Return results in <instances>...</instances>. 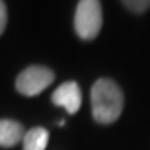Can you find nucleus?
<instances>
[{
    "instance_id": "f257e3e1",
    "label": "nucleus",
    "mask_w": 150,
    "mask_h": 150,
    "mask_svg": "<svg viewBox=\"0 0 150 150\" xmlns=\"http://www.w3.org/2000/svg\"><path fill=\"white\" fill-rule=\"evenodd\" d=\"M92 115L95 122L108 125L120 117L123 110V93L110 79H98L90 90Z\"/></svg>"
},
{
    "instance_id": "f03ea898",
    "label": "nucleus",
    "mask_w": 150,
    "mask_h": 150,
    "mask_svg": "<svg viewBox=\"0 0 150 150\" xmlns=\"http://www.w3.org/2000/svg\"><path fill=\"white\" fill-rule=\"evenodd\" d=\"M100 0H80L75 10V32L82 40H93L102 28Z\"/></svg>"
},
{
    "instance_id": "7ed1b4c3",
    "label": "nucleus",
    "mask_w": 150,
    "mask_h": 150,
    "mask_svg": "<svg viewBox=\"0 0 150 150\" xmlns=\"http://www.w3.org/2000/svg\"><path fill=\"white\" fill-rule=\"evenodd\" d=\"M55 79V74L47 67L32 65L27 67L15 80V88L25 97H35L42 93Z\"/></svg>"
},
{
    "instance_id": "20e7f679",
    "label": "nucleus",
    "mask_w": 150,
    "mask_h": 150,
    "mask_svg": "<svg viewBox=\"0 0 150 150\" xmlns=\"http://www.w3.org/2000/svg\"><path fill=\"white\" fill-rule=\"evenodd\" d=\"M52 102L65 108L69 113H77L82 105V92L77 82H65L52 93Z\"/></svg>"
},
{
    "instance_id": "39448f33",
    "label": "nucleus",
    "mask_w": 150,
    "mask_h": 150,
    "mask_svg": "<svg viewBox=\"0 0 150 150\" xmlns=\"http://www.w3.org/2000/svg\"><path fill=\"white\" fill-rule=\"evenodd\" d=\"M23 127L22 123L15 122V120H8V118H4L0 120V147H13L23 139Z\"/></svg>"
},
{
    "instance_id": "423d86ee",
    "label": "nucleus",
    "mask_w": 150,
    "mask_h": 150,
    "mask_svg": "<svg viewBox=\"0 0 150 150\" xmlns=\"http://www.w3.org/2000/svg\"><path fill=\"white\" fill-rule=\"evenodd\" d=\"M23 150H45L48 144V132L43 127H33L23 135Z\"/></svg>"
},
{
    "instance_id": "0eeeda50",
    "label": "nucleus",
    "mask_w": 150,
    "mask_h": 150,
    "mask_svg": "<svg viewBox=\"0 0 150 150\" xmlns=\"http://www.w3.org/2000/svg\"><path fill=\"white\" fill-rule=\"evenodd\" d=\"M122 4L134 13H144L150 7V0H122Z\"/></svg>"
},
{
    "instance_id": "6e6552de",
    "label": "nucleus",
    "mask_w": 150,
    "mask_h": 150,
    "mask_svg": "<svg viewBox=\"0 0 150 150\" xmlns=\"http://www.w3.org/2000/svg\"><path fill=\"white\" fill-rule=\"evenodd\" d=\"M7 25V7L4 4V0H0V35L4 33Z\"/></svg>"
}]
</instances>
